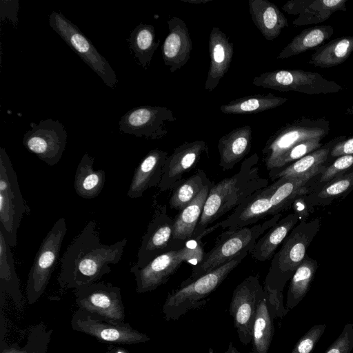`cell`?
Returning a JSON list of instances; mask_svg holds the SVG:
<instances>
[{
    "label": "cell",
    "instance_id": "74e56055",
    "mask_svg": "<svg viewBox=\"0 0 353 353\" xmlns=\"http://www.w3.org/2000/svg\"><path fill=\"white\" fill-rule=\"evenodd\" d=\"M128 42L139 64L147 70L160 43L159 40L156 41L154 26L140 23L131 32Z\"/></svg>",
    "mask_w": 353,
    "mask_h": 353
},
{
    "label": "cell",
    "instance_id": "3957f363",
    "mask_svg": "<svg viewBox=\"0 0 353 353\" xmlns=\"http://www.w3.org/2000/svg\"><path fill=\"white\" fill-rule=\"evenodd\" d=\"M321 218L299 222L282 243L280 250L272 258L263 290L270 302L276 307L280 319L288 312L283 304V292L287 282L306 256V251L320 230Z\"/></svg>",
    "mask_w": 353,
    "mask_h": 353
},
{
    "label": "cell",
    "instance_id": "8fae6325",
    "mask_svg": "<svg viewBox=\"0 0 353 353\" xmlns=\"http://www.w3.org/2000/svg\"><path fill=\"white\" fill-rule=\"evenodd\" d=\"M329 130L327 121L305 118L282 126L269 137L262 150L267 170H270L273 163L295 145L314 138H324Z\"/></svg>",
    "mask_w": 353,
    "mask_h": 353
},
{
    "label": "cell",
    "instance_id": "bcb514c9",
    "mask_svg": "<svg viewBox=\"0 0 353 353\" xmlns=\"http://www.w3.org/2000/svg\"><path fill=\"white\" fill-rule=\"evenodd\" d=\"M345 155H353V137L336 143L332 148L328 158H338Z\"/></svg>",
    "mask_w": 353,
    "mask_h": 353
},
{
    "label": "cell",
    "instance_id": "f6af8a7d",
    "mask_svg": "<svg viewBox=\"0 0 353 353\" xmlns=\"http://www.w3.org/2000/svg\"><path fill=\"white\" fill-rule=\"evenodd\" d=\"M19 9L18 1H1V19H8L16 27L18 23L17 12Z\"/></svg>",
    "mask_w": 353,
    "mask_h": 353
},
{
    "label": "cell",
    "instance_id": "f546056e",
    "mask_svg": "<svg viewBox=\"0 0 353 353\" xmlns=\"http://www.w3.org/2000/svg\"><path fill=\"white\" fill-rule=\"evenodd\" d=\"M214 181H210L201 190L197 196L185 208L180 210L173 219V239L187 241L192 238L196 227Z\"/></svg>",
    "mask_w": 353,
    "mask_h": 353
},
{
    "label": "cell",
    "instance_id": "30bf717a",
    "mask_svg": "<svg viewBox=\"0 0 353 353\" xmlns=\"http://www.w3.org/2000/svg\"><path fill=\"white\" fill-rule=\"evenodd\" d=\"M252 84L281 92L295 91L307 94L335 93L342 87L317 72L302 70H276L255 77Z\"/></svg>",
    "mask_w": 353,
    "mask_h": 353
},
{
    "label": "cell",
    "instance_id": "b9f144b4",
    "mask_svg": "<svg viewBox=\"0 0 353 353\" xmlns=\"http://www.w3.org/2000/svg\"><path fill=\"white\" fill-rule=\"evenodd\" d=\"M353 170V155H345L336 158L332 163L325 167L324 172L312 185L313 190L330 180Z\"/></svg>",
    "mask_w": 353,
    "mask_h": 353
},
{
    "label": "cell",
    "instance_id": "d590c367",
    "mask_svg": "<svg viewBox=\"0 0 353 353\" xmlns=\"http://www.w3.org/2000/svg\"><path fill=\"white\" fill-rule=\"evenodd\" d=\"M317 268V261L306 255L290 279L285 305L288 311L294 308L308 292Z\"/></svg>",
    "mask_w": 353,
    "mask_h": 353
},
{
    "label": "cell",
    "instance_id": "52a82bcc",
    "mask_svg": "<svg viewBox=\"0 0 353 353\" xmlns=\"http://www.w3.org/2000/svg\"><path fill=\"white\" fill-rule=\"evenodd\" d=\"M30 212L12 162L6 150L0 148V230L11 248L17 245L21 221Z\"/></svg>",
    "mask_w": 353,
    "mask_h": 353
},
{
    "label": "cell",
    "instance_id": "60d3db41",
    "mask_svg": "<svg viewBox=\"0 0 353 353\" xmlns=\"http://www.w3.org/2000/svg\"><path fill=\"white\" fill-rule=\"evenodd\" d=\"M323 138H314L305 140L295 145L281 155L272 165L271 170L283 168L301 159L310 152L323 146L321 141ZM269 170V171H270Z\"/></svg>",
    "mask_w": 353,
    "mask_h": 353
},
{
    "label": "cell",
    "instance_id": "d6986e66",
    "mask_svg": "<svg viewBox=\"0 0 353 353\" xmlns=\"http://www.w3.org/2000/svg\"><path fill=\"white\" fill-rule=\"evenodd\" d=\"M279 185V179L259 189L236 207L232 213L219 223L222 229L236 230L256 223L268 216L271 208V197Z\"/></svg>",
    "mask_w": 353,
    "mask_h": 353
},
{
    "label": "cell",
    "instance_id": "8d00e7d4",
    "mask_svg": "<svg viewBox=\"0 0 353 353\" xmlns=\"http://www.w3.org/2000/svg\"><path fill=\"white\" fill-rule=\"evenodd\" d=\"M334 29L330 26H320L306 28L294 37L281 51L277 59H287L314 48L329 39Z\"/></svg>",
    "mask_w": 353,
    "mask_h": 353
},
{
    "label": "cell",
    "instance_id": "6da1fadb",
    "mask_svg": "<svg viewBox=\"0 0 353 353\" xmlns=\"http://www.w3.org/2000/svg\"><path fill=\"white\" fill-rule=\"evenodd\" d=\"M124 238L111 245L101 242L94 221H90L61 258L57 281L62 289H78L97 282L118 263L127 243Z\"/></svg>",
    "mask_w": 353,
    "mask_h": 353
},
{
    "label": "cell",
    "instance_id": "5b68a950",
    "mask_svg": "<svg viewBox=\"0 0 353 353\" xmlns=\"http://www.w3.org/2000/svg\"><path fill=\"white\" fill-rule=\"evenodd\" d=\"M248 254V252H243L216 269L170 292L162 307L165 321H176L188 312L204 305L207 303L206 298L218 288Z\"/></svg>",
    "mask_w": 353,
    "mask_h": 353
},
{
    "label": "cell",
    "instance_id": "484cf974",
    "mask_svg": "<svg viewBox=\"0 0 353 353\" xmlns=\"http://www.w3.org/2000/svg\"><path fill=\"white\" fill-rule=\"evenodd\" d=\"M276 318H280L279 312L264 290L257 306L252 328V353L268 352L274 334V321Z\"/></svg>",
    "mask_w": 353,
    "mask_h": 353
},
{
    "label": "cell",
    "instance_id": "7c38bea8",
    "mask_svg": "<svg viewBox=\"0 0 353 353\" xmlns=\"http://www.w3.org/2000/svg\"><path fill=\"white\" fill-rule=\"evenodd\" d=\"M74 295L79 309L112 323H124L125 310L119 287L97 281L76 289Z\"/></svg>",
    "mask_w": 353,
    "mask_h": 353
},
{
    "label": "cell",
    "instance_id": "d4e9b609",
    "mask_svg": "<svg viewBox=\"0 0 353 353\" xmlns=\"http://www.w3.org/2000/svg\"><path fill=\"white\" fill-rule=\"evenodd\" d=\"M323 172H314L301 176L281 177L279 185L271 197V208L268 216H274L290 208L299 196L310 194L313 191V181Z\"/></svg>",
    "mask_w": 353,
    "mask_h": 353
},
{
    "label": "cell",
    "instance_id": "44dd1931",
    "mask_svg": "<svg viewBox=\"0 0 353 353\" xmlns=\"http://www.w3.org/2000/svg\"><path fill=\"white\" fill-rule=\"evenodd\" d=\"M210 59L205 90L212 92L228 71L234 55V43L219 28L214 26L209 37Z\"/></svg>",
    "mask_w": 353,
    "mask_h": 353
},
{
    "label": "cell",
    "instance_id": "7402d4cb",
    "mask_svg": "<svg viewBox=\"0 0 353 353\" xmlns=\"http://www.w3.org/2000/svg\"><path fill=\"white\" fill-rule=\"evenodd\" d=\"M347 0H290L283 6L285 12L298 15L292 23L305 26L321 23L336 11H345Z\"/></svg>",
    "mask_w": 353,
    "mask_h": 353
},
{
    "label": "cell",
    "instance_id": "ac0fdd59",
    "mask_svg": "<svg viewBox=\"0 0 353 353\" xmlns=\"http://www.w3.org/2000/svg\"><path fill=\"white\" fill-rule=\"evenodd\" d=\"M208 153V147L204 141L185 142L174 149L165 162L161 181L158 186L160 191L172 190L183 179V174L190 171Z\"/></svg>",
    "mask_w": 353,
    "mask_h": 353
},
{
    "label": "cell",
    "instance_id": "5bb4252c",
    "mask_svg": "<svg viewBox=\"0 0 353 353\" xmlns=\"http://www.w3.org/2000/svg\"><path fill=\"white\" fill-rule=\"evenodd\" d=\"M263 292L259 277L250 275L240 283L232 292L229 312L233 318L239 339L244 345L252 342L257 306Z\"/></svg>",
    "mask_w": 353,
    "mask_h": 353
},
{
    "label": "cell",
    "instance_id": "7a4b0ae2",
    "mask_svg": "<svg viewBox=\"0 0 353 353\" xmlns=\"http://www.w3.org/2000/svg\"><path fill=\"white\" fill-rule=\"evenodd\" d=\"M268 185V179L260 175L259 157L254 153L242 162L237 173L212 187L192 239H202L216 229L219 223L211 228L208 226L234 210L254 192Z\"/></svg>",
    "mask_w": 353,
    "mask_h": 353
},
{
    "label": "cell",
    "instance_id": "83f0119b",
    "mask_svg": "<svg viewBox=\"0 0 353 353\" xmlns=\"http://www.w3.org/2000/svg\"><path fill=\"white\" fill-rule=\"evenodd\" d=\"M345 138V136L335 138L318 150L283 168L270 170L269 177L274 181L281 177L301 176L314 172H324L326 167L325 163L332 148L336 143Z\"/></svg>",
    "mask_w": 353,
    "mask_h": 353
},
{
    "label": "cell",
    "instance_id": "277c9868",
    "mask_svg": "<svg viewBox=\"0 0 353 353\" xmlns=\"http://www.w3.org/2000/svg\"><path fill=\"white\" fill-rule=\"evenodd\" d=\"M279 213L272 216L264 222L236 230H228L221 234L214 246L204 253L202 260L194 265L190 276L183 281L179 287H183L200 276L216 269L232 260L239 254L248 252L249 254L258 239L281 217Z\"/></svg>",
    "mask_w": 353,
    "mask_h": 353
},
{
    "label": "cell",
    "instance_id": "f1b7e54d",
    "mask_svg": "<svg viewBox=\"0 0 353 353\" xmlns=\"http://www.w3.org/2000/svg\"><path fill=\"white\" fill-rule=\"evenodd\" d=\"M299 222V217L294 212L280 219L258 239L250 252L251 256L262 262L272 258L279 245Z\"/></svg>",
    "mask_w": 353,
    "mask_h": 353
},
{
    "label": "cell",
    "instance_id": "2e32d148",
    "mask_svg": "<svg viewBox=\"0 0 353 353\" xmlns=\"http://www.w3.org/2000/svg\"><path fill=\"white\" fill-rule=\"evenodd\" d=\"M72 328L110 344L130 345L145 343L150 337L132 328L128 323H114L97 319L77 309L71 319Z\"/></svg>",
    "mask_w": 353,
    "mask_h": 353
},
{
    "label": "cell",
    "instance_id": "8992f818",
    "mask_svg": "<svg viewBox=\"0 0 353 353\" xmlns=\"http://www.w3.org/2000/svg\"><path fill=\"white\" fill-rule=\"evenodd\" d=\"M201 239H191L181 248L161 254L142 268L132 265L137 292L153 291L165 284L185 261L199 263L204 255Z\"/></svg>",
    "mask_w": 353,
    "mask_h": 353
},
{
    "label": "cell",
    "instance_id": "1f68e13d",
    "mask_svg": "<svg viewBox=\"0 0 353 353\" xmlns=\"http://www.w3.org/2000/svg\"><path fill=\"white\" fill-rule=\"evenodd\" d=\"M353 190V170L336 177L305 194V200L311 210L316 206H326L341 199Z\"/></svg>",
    "mask_w": 353,
    "mask_h": 353
},
{
    "label": "cell",
    "instance_id": "681fc988",
    "mask_svg": "<svg viewBox=\"0 0 353 353\" xmlns=\"http://www.w3.org/2000/svg\"><path fill=\"white\" fill-rule=\"evenodd\" d=\"M223 353H241L233 345L232 342L230 343L228 349ZM252 353V352H250Z\"/></svg>",
    "mask_w": 353,
    "mask_h": 353
},
{
    "label": "cell",
    "instance_id": "4dcf8cb0",
    "mask_svg": "<svg viewBox=\"0 0 353 353\" xmlns=\"http://www.w3.org/2000/svg\"><path fill=\"white\" fill-rule=\"evenodd\" d=\"M94 158L88 153L82 157L74 176V188L76 193L83 199L97 196L104 187L105 173L103 170H95Z\"/></svg>",
    "mask_w": 353,
    "mask_h": 353
},
{
    "label": "cell",
    "instance_id": "ee69618b",
    "mask_svg": "<svg viewBox=\"0 0 353 353\" xmlns=\"http://www.w3.org/2000/svg\"><path fill=\"white\" fill-rule=\"evenodd\" d=\"M353 349V323L345 325L342 332L324 353H350Z\"/></svg>",
    "mask_w": 353,
    "mask_h": 353
},
{
    "label": "cell",
    "instance_id": "836d02e7",
    "mask_svg": "<svg viewBox=\"0 0 353 353\" xmlns=\"http://www.w3.org/2000/svg\"><path fill=\"white\" fill-rule=\"evenodd\" d=\"M287 101L272 93L256 94L234 99L222 105L220 110L226 114H255L279 107Z\"/></svg>",
    "mask_w": 353,
    "mask_h": 353
},
{
    "label": "cell",
    "instance_id": "7dc6e473",
    "mask_svg": "<svg viewBox=\"0 0 353 353\" xmlns=\"http://www.w3.org/2000/svg\"><path fill=\"white\" fill-rule=\"evenodd\" d=\"M291 207L294 213L299 217V222L306 221L310 214L312 211L305 200V194L297 196L293 201Z\"/></svg>",
    "mask_w": 353,
    "mask_h": 353
},
{
    "label": "cell",
    "instance_id": "cb8c5ba5",
    "mask_svg": "<svg viewBox=\"0 0 353 353\" xmlns=\"http://www.w3.org/2000/svg\"><path fill=\"white\" fill-rule=\"evenodd\" d=\"M252 130L250 125L238 127L222 136L218 142L219 165L223 170H232L250 151Z\"/></svg>",
    "mask_w": 353,
    "mask_h": 353
},
{
    "label": "cell",
    "instance_id": "ffe728a7",
    "mask_svg": "<svg viewBox=\"0 0 353 353\" xmlns=\"http://www.w3.org/2000/svg\"><path fill=\"white\" fill-rule=\"evenodd\" d=\"M169 32L162 46L164 64L171 72L184 66L190 58L192 43L185 22L178 17L168 21Z\"/></svg>",
    "mask_w": 353,
    "mask_h": 353
},
{
    "label": "cell",
    "instance_id": "d6a6232c",
    "mask_svg": "<svg viewBox=\"0 0 353 353\" xmlns=\"http://www.w3.org/2000/svg\"><path fill=\"white\" fill-rule=\"evenodd\" d=\"M10 246L0 230V291L8 294L17 306L21 305V293L19 280L15 270L14 261Z\"/></svg>",
    "mask_w": 353,
    "mask_h": 353
},
{
    "label": "cell",
    "instance_id": "4316f807",
    "mask_svg": "<svg viewBox=\"0 0 353 353\" xmlns=\"http://www.w3.org/2000/svg\"><path fill=\"white\" fill-rule=\"evenodd\" d=\"M248 6L253 23L266 40L275 39L281 30L288 26L284 14L269 1L249 0Z\"/></svg>",
    "mask_w": 353,
    "mask_h": 353
},
{
    "label": "cell",
    "instance_id": "9c48e42d",
    "mask_svg": "<svg viewBox=\"0 0 353 353\" xmlns=\"http://www.w3.org/2000/svg\"><path fill=\"white\" fill-rule=\"evenodd\" d=\"M50 27L110 88L118 82L117 75L108 61L95 48L79 28L61 12H52L49 17Z\"/></svg>",
    "mask_w": 353,
    "mask_h": 353
},
{
    "label": "cell",
    "instance_id": "f35d334b",
    "mask_svg": "<svg viewBox=\"0 0 353 353\" xmlns=\"http://www.w3.org/2000/svg\"><path fill=\"white\" fill-rule=\"evenodd\" d=\"M211 181L206 173L198 169L190 177L182 179L173 189L169 200L172 209L181 210L189 205Z\"/></svg>",
    "mask_w": 353,
    "mask_h": 353
},
{
    "label": "cell",
    "instance_id": "e0dca14e",
    "mask_svg": "<svg viewBox=\"0 0 353 353\" xmlns=\"http://www.w3.org/2000/svg\"><path fill=\"white\" fill-rule=\"evenodd\" d=\"M176 120L172 111L166 107L141 105L124 114L119 123V130L137 137L160 139L168 133L165 123Z\"/></svg>",
    "mask_w": 353,
    "mask_h": 353
},
{
    "label": "cell",
    "instance_id": "c3c4849f",
    "mask_svg": "<svg viewBox=\"0 0 353 353\" xmlns=\"http://www.w3.org/2000/svg\"><path fill=\"white\" fill-rule=\"evenodd\" d=\"M107 353H130L128 351L119 347H108Z\"/></svg>",
    "mask_w": 353,
    "mask_h": 353
},
{
    "label": "cell",
    "instance_id": "816d5d0a",
    "mask_svg": "<svg viewBox=\"0 0 353 353\" xmlns=\"http://www.w3.org/2000/svg\"><path fill=\"white\" fill-rule=\"evenodd\" d=\"M351 111H352V112L353 113V105H352V110H351Z\"/></svg>",
    "mask_w": 353,
    "mask_h": 353
},
{
    "label": "cell",
    "instance_id": "7bdbcfd3",
    "mask_svg": "<svg viewBox=\"0 0 353 353\" xmlns=\"http://www.w3.org/2000/svg\"><path fill=\"white\" fill-rule=\"evenodd\" d=\"M326 328L325 324L313 325L294 345L291 353H311Z\"/></svg>",
    "mask_w": 353,
    "mask_h": 353
},
{
    "label": "cell",
    "instance_id": "ba28073f",
    "mask_svg": "<svg viewBox=\"0 0 353 353\" xmlns=\"http://www.w3.org/2000/svg\"><path fill=\"white\" fill-rule=\"evenodd\" d=\"M66 232L65 220L59 218L43 239L28 276L26 292L28 303H34L46 290Z\"/></svg>",
    "mask_w": 353,
    "mask_h": 353
},
{
    "label": "cell",
    "instance_id": "e575fe53",
    "mask_svg": "<svg viewBox=\"0 0 353 353\" xmlns=\"http://www.w3.org/2000/svg\"><path fill=\"white\" fill-rule=\"evenodd\" d=\"M353 52V36L339 37L317 48L309 63L319 68H331L343 63Z\"/></svg>",
    "mask_w": 353,
    "mask_h": 353
},
{
    "label": "cell",
    "instance_id": "f907efd6",
    "mask_svg": "<svg viewBox=\"0 0 353 353\" xmlns=\"http://www.w3.org/2000/svg\"><path fill=\"white\" fill-rule=\"evenodd\" d=\"M181 1L192 3V4H202L212 1L213 0H181Z\"/></svg>",
    "mask_w": 353,
    "mask_h": 353
},
{
    "label": "cell",
    "instance_id": "ab89813d",
    "mask_svg": "<svg viewBox=\"0 0 353 353\" xmlns=\"http://www.w3.org/2000/svg\"><path fill=\"white\" fill-rule=\"evenodd\" d=\"M51 331H47L43 325H37L30 333L28 341L23 347H1V353H46L50 343Z\"/></svg>",
    "mask_w": 353,
    "mask_h": 353
},
{
    "label": "cell",
    "instance_id": "9a60e30c",
    "mask_svg": "<svg viewBox=\"0 0 353 353\" xmlns=\"http://www.w3.org/2000/svg\"><path fill=\"white\" fill-rule=\"evenodd\" d=\"M23 144L30 152L49 165L57 164L61 159L67 143V132L57 120H42L39 124L30 123Z\"/></svg>",
    "mask_w": 353,
    "mask_h": 353
},
{
    "label": "cell",
    "instance_id": "603a6c76",
    "mask_svg": "<svg viewBox=\"0 0 353 353\" xmlns=\"http://www.w3.org/2000/svg\"><path fill=\"white\" fill-rule=\"evenodd\" d=\"M168 157V152L153 149L143 157L134 172L127 193L128 197L139 198L148 189L159 186Z\"/></svg>",
    "mask_w": 353,
    "mask_h": 353
},
{
    "label": "cell",
    "instance_id": "4fadbf2b",
    "mask_svg": "<svg viewBox=\"0 0 353 353\" xmlns=\"http://www.w3.org/2000/svg\"><path fill=\"white\" fill-rule=\"evenodd\" d=\"M154 214L142 237L133 265L142 268L159 255L183 247L186 243L173 239V219L167 212L166 205L154 201Z\"/></svg>",
    "mask_w": 353,
    "mask_h": 353
}]
</instances>
